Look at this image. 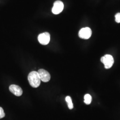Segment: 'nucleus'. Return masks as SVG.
Instances as JSON below:
<instances>
[{
	"instance_id": "obj_1",
	"label": "nucleus",
	"mask_w": 120,
	"mask_h": 120,
	"mask_svg": "<svg viewBox=\"0 0 120 120\" xmlns=\"http://www.w3.org/2000/svg\"><path fill=\"white\" fill-rule=\"evenodd\" d=\"M28 81L30 86L34 88H37L41 84V79L38 72L32 71L30 72L28 77Z\"/></svg>"
},
{
	"instance_id": "obj_2",
	"label": "nucleus",
	"mask_w": 120,
	"mask_h": 120,
	"mask_svg": "<svg viewBox=\"0 0 120 120\" xmlns=\"http://www.w3.org/2000/svg\"><path fill=\"white\" fill-rule=\"evenodd\" d=\"M101 61L104 64L105 68L106 69H110L111 68L114 63V59L113 56L109 54L105 55L104 56L101 57Z\"/></svg>"
},
{
	"instance_id": "obj_3",
	"label": "nucleus",
	"mask_w": 120,
	"mask_h": 120,
	"mask_svg": "<svg viewBox=\"0 0 120 120\" xmlns=\"http://www.w3.org/2000/svg\"><path fill=\"white\" fill-rule=\"evenodd\" d=\"M92 30L89 27L82 28L79 31L78 35L81 38L83 39H88L90 38L92 35Z\"/></svg>"
},
{
	"instance_id": "obj_4",
	"label": "nucleus",
	"mask_w": 120,
	"mask_h": 120,
	"mask_svg": "<svg viewBox=\"0 0 120 120\" xmlns=\"http://www.w3.org/2000/svg\"><path fill=\"white\" fill-rule=\"evenodd\" d=\"M50 40V35L48 32H45L39 35L38 40L40 44L43 45L48 44Z\"/></svg>"
},
{
	"instance_id": "obj_5",
	"label": "nucleus",
	"mask_w": 120,
	"mask_h": 120,
	"mask_svg": "<svg viewBox=\"0 0 120 120\" xmlns=\"http://www.w3.org/2000/svg\"><path fill=\"white\" fill-rule=\"evenodd\" d=\"M64 9V4L60 0L55 1L52 8V12L54 14H58L61 13Z\"/></svg>"
},
{
	"instance_id": "obj_6",
	"label": "nucleus",
	"mask_w": 120,
	"mask_h": 120,
	"mask_svg": "<svg viewBox=\"0 0 120 120\" xmlns=\"http://www.w3.org/2000/svg\"><path fill=\"white\" fill-rule=\"evenodd\" d=\"M38 73L41 81L44 82H48L50 79L51 76L49 73L44 69H40Z\"/></svg>"
},
{
	"instance_id": "obj_7",
	"label": "nucleus",
	"mask_w": 120,
	"mask_h": 120,
	"mask_svg": "<svg viewBox=\"0 0 120 120\" xmlns=\"http://www.w3.org/2000/svg\"><path fill=\"white\" fill-rule=\"evenodd\" d=\"M9 90L13 94L17 97L21 96L23 93L22 88L16 85H12L9 86Z\"/></svg>"
},
{
	"instance_id": "obj_8",
	"label": "nucleus",
	"mask_w": 120,
	"mask_h": 120,
	"mask_svg": "<svg viewBox=\"0 0 120 120\" xmlns=\"http://www.w3.org/2000/svg\"><path fill=\"white\" fill-rule=\"evenodd\" d=\"M65 101L68 104V106L69 109H72L73 108V102L72 101V99L70 96H67L65 98Z\"/></svg>"
},
{
	"instance_id": "obj_9",
	"label": "nucleus",
	"mask_w": 120,
	"mask_h": 120,
	"mask_svg": "<svg viewBox=\"0 0 120 120\" xmlns=\"http://www.w3.org/2000/svg\"><path fill=\"white\" fill-rule=\"evenodd\" d=\"M92 97L89 94H86L84 96V102L86 105H90L92 101Z\"/></svg>"
},
{
	"instance_id": "obj_10",
	"label": "nucleus",
	"mask_w": 120,
	"mask_h": 120,
	"mask_svg": "<svg viewBox=\"0 0 120 120\" xmlns=\"http://www.w3.org/2000/svg\"><path fill=\"white\" fill-rule=\"evenodd\" d=\"M115 21L117 23H120V13H116L115 16Z\"/></svg>"
},
{
	"instance_id": "obj_11",
	"label": "nucleus",
	"mask_w": 120,
	"mask_h": 120,
	"mask_svg": "<svg viewBox=\"0 0 120 120\" xmlns=\"http://www.w3.org/2000/svg\"><path fill=\"white\" fill-rule=\"evenodd\" d=\"M5 116V113L2 108L0 107V119L3 118Z\"/></svg>"
}]
</instances>
